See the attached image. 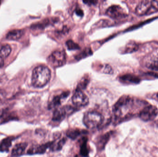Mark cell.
<instances>
[{
    "label": "cell",
    "mask_w": 158,
    "mask_h": 157,
    "mask_svg": "<svg viewBox=\"0 0 158 157\" xmlns=\"http://www.w3.org/2000/svg\"><path fill=\"white\" fill-rule=\"evenodd\" d=\"M139 49V45L134 41L129 42L125 47V52L126 53H131L136 51Z\"/></svg>",
    "instance_id": "44dd1931"
},
{
    "label": "cell",
    "mask_w": 158,
    "mask_h": 157,
    "mask_svg": "<svg viewBox=\"0 0 158 157\" xmlns=\"http://www.w3.org/2000/svg\"><path fill=\"white\" fill-rule=\"evenodd\" d=\"M51 77V71L45 66L35 67L32 72L31 83L35 88H42L46 85Z\"/></svg>",
    "instance_id": "7a4b0ae2"
},
{
    "label": "cell",
    "mask_w": 158,
    "mask_h": 157,
    "mask_svg": "<svg viewBox=\"0 0 158 157\" xmlns=\"http://www.w3.org/2000/svg\"><path fill=\"white\" fill-rule=\"evenodd\" d=\"M72 99L73 104L77 107H85L89 103V98L81 90L77 89L72 96Z\"/></svg>",
    "instance_id": "ba28073f"
},
{
    "label": "cell",
    "mask_w": 158,
    "mask_h": 157,
    "mask_svg": "<svg viewBox=\"0 0 158 157\" xmlns=\"http://www.w3.org/2000/svg\"><path fill=\"white\" fill-rule=\"evenodd\" d=\"M4 65V61L3 59L0 58V68H2Z\"/></svg>",
    "instance_id": "f546056e"
},
{
    "label": "cell",
    "mask_w": 158,
    "mask_h": 157,
    "mask_svg": "<svg viewBox=\"0 0 158 157\" xmlns=\"http://www.w3.org/2000/svg\"><path fill=\"white\" fill-rule=\"evenodd\" d=\"M66 45L69 50H77L80 49L78 44L72 40H69L67 41Z\"/></svg>",
    "instance_id": "603a6c76"
},
{
    "label": "cell",
    "mask_w": 158,
    "mask_h": 157,
    "mask_svg": "<svg viewBox=\"0 0 158 157\" xmlns=\"http://www.w3.org/2000/svg\"><path fill=\"white\" fill-rule=\"evenodd\" d=\"M76 14L77 15L81 16H82L83 15V13L82 11L80 9H77L76 11Z\"/></svg>",
    "instance_id": "f1b7e54d"
},
{
    "label": "cell",
    "mask_w": 158,
    "mask_h": 157,
    "mask_svg": "<svg viewBox=\"0 0 158 157\" xmlns=\"http://www.w3.org/2000/svg\"><path fill=\"white\" fill-rule=\"evenodd\" d=\"M147 67L150 70L158 72V61H153L148 65Z\"/></svg>",
    "instance_id": "484cf974"
},
{
    "label": "cell",
    "mask_w": 158,
    "mask_h": 157,
    "mask_svg": "<svg viewBox=\"0 0 158 157\" xmlns=\"http://www.w3.org/2000/svg\"><path fill=\"white\" fill-rule=\"evenodd\" d=\"M69 95V92L67 91V92H64L61 95L55 96L49 104V108L50 109H52L55 108H56V107L60 106L62 103V101L66 99Z\"/></svg>",
    "instance_id": "7c38bea8"
},
{
    "label": "cell",
    "mask_w": 158,
    "mask_h": 157,
    "mask_svg": "<svg viewBox=\"0 0 158 157\" xmlns=\"http://www.w3.org/2000/svg\"><path fill=\"white\" fill-rule=\"evenodd\" d=\"M77 109L69 105H66L60 108L56 109L54 112L52 120L54 121H61L67 116H69L75 112Z\"/></svg>",
    "instance_id": "8992f818"
},
{
    "label": "cell",
    "mask_w": 158,
    "mask_h": 157,
    "mask_svg": "<svg viewBox=\"0 0 158 157\" xmlns=\"http://www.w3.org/2000/svg\"><path fill=\"white\" fill-rule=\"evenodd\" d=\"M106 14L110 18L115 19L123 18L127 16L122 8L118 5L111 6L109 7L107 10Z\"/></svg>",
    "instance_id": "9c48e42d"
},
{
    "label": "cell",
    "mask_w": 158,
    "mask_h": 157,
    "mask_svg": "<svg viewBox=\"0 0 158 157\" xmlns=\"http://www.w3.org/2000/svg\"><path fill=\"white\" fill-rule=\"evenodd\" d=\"M6 93L3 90L0 89V101L5 97Z\"/></svg>",
    "instance_id": "4316f807"
},
{
    "label": "cell",
    "mask_w": 158,
    "mask_h": 157,
    "mask_svg": "<svg viewBox=\"0 0 158 157\" xmlns=\"http://www.w3.org/2000/svg\"><path fill=\"white\" fill-rule=\"evenodd\" d=\"M105 118L103 114L97 111L87 112L84 116L83 122L88 129H94L100 127L104 123Z\"/></svg>",
    "instance_id": "3957f363"
},
{
    "label": "cell",
    "mask_w": 158,
    "mask_h": 157,
    "mask_svg": "<svg viewBox=\"0 0 158 157\" xmlns=\"http://www.w3.org/2000/svg\"><path fill=\"white\" fill-rule=\"evenodd\" d=\"M110 133H107L101 137L98 143V147L99 149H102L105 147V145L110 137Z\"/></svg>",
    "instance_id": "7402d4cb"
},
{
    "label": "cell",
    "mask_w": 158,
    "mask_h": 157,
    "mask_svg": "<svg viewBox=\"0 0 158 157\" xmlns=\"http://www.w3.org/2000/svg\"><path fill=\"white\" fill-rule=\"evenodd\" d=\"M24 34V31L22 29H14L7 33L6 38L10 40H17L22 37Z\"/></svg>",
    "instance_id": "e0dca14e"
},
{
    "label": "cell",
    "mask_w": 158,
    "mask_h": 157,
    "mask_svg": "<svg viewBox=\"0 0 158 157\" xmlns=\"http://www.w3.org/2000/svg\"><path fill=\"white\" fill-rule=\"evenodd\" d=\"M66 139L65 138H63L61 139L60 141H58L57 143L53 142L52 144L51 147V149L53 151H56L61 150L63 147V146L64 145L65 143H66Z\"/></svg>",
    "instance_id": "ffe728a7"
},
{
    "label": "cell",
    "mask_w": 158,
    "mask_h": 157,
    "mask_svg": "<svg viewBox=\"0 0 158 157\" xmlns=\"http://www.w3.org/2000/svg\"><path fill=\"white\" fill-rule=\"evenodd\" d=\"M158 12V1H143L135 8V14L138 16L149 15Z\"/></svg>",
    "instance_id": "277c9868"
},
{
    "label": "cell",
    "mask_w": 158,
    "mask_h": 157,
    "mask_svg": "<svg viewBox=\"0 0 158 157\" xmlns=\"http://www.w3.org/2000/svg\"><path fill=\"white\" fill-rule=\"evenodd\" d=\"M92 53V51H91V49H85V50L83 51V52L82 51V52L81 53L79 54L77 56V59H78V60L82 59V58L86 57L87 55H91Z\"/></svg>",
    "instance_id": "cb8c5ba5"
},
{
    "label": "cell",
    "mask_w": 158,
    "mask_h": 157,
    "mask_svg": "<svg viewBox=\"0 0 158 157\" xmlns=\"http://www.w3.org/2000/svg\"><path fill=\"white\" fill-rule=\"evenodd\" d=\"M11 47L8 44H0V58H6L9 56L11 52Z\"/></svg>",
    "instance_id": "d6986e66"
},
{
    "label": "cell",
    "mask_w": 158,
    "mask_h": 157,
    "mask_svg": "<svg viewBox=\"0 0 158 157\" xmlns=\"http://www.w3.org/2000/svg\"><path fill=\"white\" fill-rule=\"evenodd\" d=\"M14 136H8L3 139L0 143V152H8L12 144V142L15 140Z\"/></svg>",
    "instance_id": "4fadbf2b"
},
{
    "label": "cell",
    "mask_w": 158,
    "mask_h": 157,
    "mask_svg": "<svg viewBox=\"0 0 158 157\" xmlns=\"http://www.w3.org/2000/svg\"><path fill=\"white\" fill-rule=\"evenodd\" d=\"M50 65L53 67L63 66L66 62V55L64 51L58 50L53 52L48 58Z\"/></svg>",
    "instance_id": "5b68a950"
},
{
    "label": "cell",
    "mask_w": 158,
    "mask_h": 157,
    "mask_svg": "<svg viewBox=\"0 0 158 157\" xmlns=\"http://www.w3.org/2000/svg\"><path fill=\"white\" fill-rule=\"evenodd\" d=\"M120 78L123 82L128 84H138L141 81L138 77L131 74H127L122 76Z\"/></svg>",
    "instance_id": "2e32d148"
},
{
    "label": "cell",
    "mask_w": 158,
    "mask_h": 157,
    "mask_svg": "<svg viewBox=\"0 0 158 157\" xmlns=\"http://www.w3.org/2000/svg\"><path fill=\"white\" fill-rule=\"evenodd\" d=\"M18 120L16 114L9 110L8 109H4L0 112V122L5 123L9 121Z\"/></svg>",
    "instance_id": "30bf717a"
},
{
    "label": "cell",
    "mask_w": 158,
    "mask_h": 157,
    "mask_svg": "<svg viewBox=\"0 0 158 157\" xmlns=\"http://www.w3.org/2000/svg\"><path fill=\"white\" fill-rule=\"evenodd\" d=\"M87 139L83 137L80 141V155L82 157H88L89 150L87 146Z\"/></svg>",
    "instance_id": "9a60e30c"
},
{
    "label": "cell",
    "mask_w": 158,
    "mask_h": 157,
    "mask_svg": "<svg viewBox=\"0 0 158 157\" xmlns=\"http://www.w3.org/2000/svg\"><path fill=\"white\" fill-rule=\"evenodd\" d=\"M158 114L157 108L153 105L145 106L139 113V117L141 120L144 121L153 120Z\"/></svg>",
    "instance_id": "52a82bcc"
},
{
    "label": "cell",
    "mask_w": 158,
    "mask_h": 157,
    "mask_svg": "<svg viewBox=\"0 0 158 157\" xmlns=\"http://www.w3.org/2000/svg\"><path fill=\"white\" fill-rule=\"evenodd\" d=\"M135 101L130 96H122L114 105L112 109L115 121L121 122L134 116L133 108Z\"/></svg>",
    "instance_id": "6da1fadb"
},
{
    "label": "cell",
    "mask_w": 158,
    "mask_h": 157,
    "mask_svg": "<svg viewBox=\"0 0 158 157\" xmlns=\"http://www.w3.org/2000/svg\"><path fill=\"white\" fill-rule=\"evenodd\" d=\"M157 97H158V94H157Z\"/></svg>",
    "instance_id": "4dcf8cb0"
},
{
    "label": "cell",
    "mask_w": 158,
    "mask_h": 157,
    "mask_svg": "<svg viewBox=\"0 0 158 157\" xmlns=\"http://www.w3.org/2000/svg\"><path fill=\"white\" fill-rule=\"evenodd\" d=\"M86 4L89 5H94L96 4L98 2L97 1H83Z\"/></svg>",
    "instance_id": "83f0119b"
},
{
    "label": "cell",
    "mask_w": 158,
    "mask_h": 157,
    "mask_svg": "<svg viewBox=\"0 0 158 157\" xmlns=\"http://www.w3.org/2000/svg\"><path fill=\"white\" fill-rule=\"evenodd\" d=\"M27 144L26 143H19L17 144L12 149V156L14 157L21 155L26 150Z\"/></svg>",
    "instance_id": "5bb4252c"
},
{
    "label": "cell",
    "mask_w": 158,
    "mask_h": 157,
    "mask_svg": "<svg viewBox=\"0 0 158 157\" xmlns=\"http://www.w3.org/2000/svg\"><path fill=\"white\" fill-rule=\"evenodd\" d=\"M88 82H89V80L86 77L84 78L83 79L82 78V80L81 81L80 84L78 85L77 90H81V89H84L87 86Z\"/></svg>",
    "instance_id": "d4e9b609"
},
{
    "label": "cell",
    "mask_w": 158,
    "mask_h": 157,
    "mask_svg": "<svg viewBox=\"0 0 158 157\" xmlns=\"http://www.w3.org/2000/svg\"><path fill=\"white\" fill-rule=\"evenodd\" d=\"M86 133L85 131L79 129H71L67 132V136L70 139L75 140L82 134Z\"/></svg>",
    "instance_id": "ac0fdd59"
},
{
    "label": "cell",
    "mask_w": 158,
    "mask_h": 157,
    "mask_svg": "<svg viewBox=\"0 0 158 157\" xmlns=\"http://www.w3.org/2000/svg\"><path fill=\"white\" fill-rule=\"evenodd\" d=\"M52 142H49L47 143L39 146H34L31 147L27 151V154L32 155L35 154H44L47 148H51Z\"/></svg>",
    "instance_id": "8fae6325"
}]
</instances>
